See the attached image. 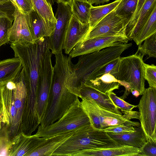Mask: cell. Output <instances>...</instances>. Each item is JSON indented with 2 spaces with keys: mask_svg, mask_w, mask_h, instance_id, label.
Segmentation results:
<instances>
[{
  "mask_svg": "<svg viewBox=\"0 0 156 156\" xmlns=\"http://www.w3.org/2000/svg\"><path fill=\"white\" fill-rule=\"evenodd\" d=\"M119 144L107 133L94 129L90 124L75 131L52 156H75L83 150Z\"/></svg>",
  "mask_w": 156,
  "mask_h": 156,
  "instance_id": "277c9868",
  "label": "cell"
},
{
  "mask_svg": "<svg viewBox=\"0 0 156 156\" xmlns=\"http://www.w3.org/2000/svg\"><path fill=\"white\" fill-rule=\"evenodd\" d=\"M23 68L17 57L0 60V85L3 86L14 79Z\"/></svg>",
  "mask_w": 156,
  "mask_h": 156,
  "instance_id": "603a6c76",
  "label": "cell"
},
{
  "mask_svg": "<svg viewBox=\"0 0 156 156\" xmlns=\"http://www.w3.org/2000/svg\"><path fill=\"white\" fill-rule=\"evenodd\" d=\"M144 77L149 85V87L156 88V66L144 63Z\"/></svg>",
  "mask_w": 156,
  "mask_h": 156,
  "instance_id": "836d02e7",
  "label": "cell"
},
{
  "mask_svg": "<svg viewBox=\"0 0 156 156\" xmlns=\"http://www.w3.org/2000/svg\"><path fill=\"white\" fill-rule=\"evenodd\" d=\"M81 0V1H85V2L88 1L87 0Z\"/></svg>",
  "mask_w": 156,
  "mask_h": 156,
  "instance_id": "c3c4849f",
  "label": "cell"
},
{
  "mask_svg": "<svg viewBox=\"0 0 156 156\" xmlns=\"http://www.w3.org/2000/svg\"><path fill=\"white\" fill-rule=\"evenodd\" d=\"M13 20L5 17H0V48L9 42V33Z\"/></svg>",
  "mask_w": 156,
  "mask_h": 156,
  "instance_id": "d6a6232c",
  "label": "cell"
},
{
  "mask_svg": "<svg viewBox=\"0 0 156 156\" xmlns=\"http://www.w3.org/2000/svg\"><path fill=\"white\" fill-rule=\"evenodd\" d=\"M70 5L73 16L83 23H89L92 5L88 1L72 0Z\"/></svg>",
  "mask_w": 156,
  "mask_h": 156,
  "instance_id": "83f0119b",
  "label": "cell"
},
{
  "mask_svg": "<svg viewBox=\"0 0 156 156\" xmlns=\"http://www.w3.org/2000/svg\"><path fill=\"white\" fill-rule=\"evenodd\" d=\"M14 18L9 33L11 43L33 42L28 22V14L20 12L17 8L12 14Z\"/></svg>",
  "mask_w": 156,
  "mask_h": 156,
  "instance_id": "9a60e30c",
  "label": "cell"
},
{
  "mask_svg": "<svg viewBox=\"0 0 156 156\" xmlns=\"http://www.w3.org/2000/svg\"><path fill=\"white\" fill-rule=\"evenodd\" d=\"M52 54L48 48L40 61L37 82V110L40 121L45 111L52 80L53 68L51 60Z\"/></svg>",
  "mask_w": 156,
  "mask_h": 156,
  "instance_id": "9c48e42d",
  "label": "cell"
},
{
  "mask_svg": "<svg viewBox=\"0 0 156 156\" xmlns=\"http://www.w3.org/2000/svg\"><path fill=\"white\" fill-rule=\"evenodd\" d=\"M138 156H156V142L147 141L141 148Z\"/></svg>",
  "mask_w": 156,
  "mask_h": 156,
  "instance_id": "74e56055",
  "label": "cell"
},
{
  "mask_svg": "<svg viewBox=\"0 0 156 156\" xmlns=\"http://www.w3.org/2000/svg\"><path fill=\"white\" fill-rule=\"evenodd\" d=\"M132 44L124 43L121 45L108 47L99 51L80 56L77 62L73 65L72 73L67 84L69 90L78 95L80 84L88 76L96 70L120 57Z\"/></svg>",
  "mask_w": 156,
  "mask_h": 156,
  "instance_id": "7a4b0ae2",
  "label": "cell"
},
{
  "mask_svg": "<svg viewBox=\"0 0 156 156\" xmlns=\"http://www.w3.org/2000/svg\"><path fill=\"white\" fill-rule=\"evenodd\" d=\"M28 22L34 41L51 35L55 24L46 23L33 10L28 14Z\"/></svg>",
  "mask_w": 156,
  "mask_h": 156,
  "instance_id": "ffe728a7",
  "label": "cell"
},
{
  "mask_svg": "<svg viewBox=\"0 0 156 156\" xmlns=\"http://www.w3.org/2000/svg\"><path fill=\"white\" fill-rule=\"evenodd\" d=\"M15 57L21 60L25 78L27 94L37 96V82L40 61L49 47L48 37H42L33 42L10 43Z\"/></svg>",
  "mask_w": 156,
  "mask_h": 156,
  "instance_id": "3957f363",
  "label": "cell"
},
{
  "mask_svg": "<svg viewBox=\"0 0 156 156\" xmlns=\"http://www.w3.org/2000/svg\"><path fill=\"white\" fill-rule=\"evenodd\" d=\"M142 44L138 46V51L143 56L156 58V33L144 40Z\"/></svg>",
  "mask_w": 156,
  "mask_h": 156,
  "instance_id": "1f68e13d",
  "label": "cell"
},
{
  "mask_svg": "<svg viewBox=\"0 0 156 156\" xmlns=\"http://www.w3.org/2000/svg\"><path fill=\"white\" fill-rule=\"evenodd\" d=\"M101 130L107 133H122L133 132L135 127L124 123L109 126Z\"/></svg>",
  "mask_w": 156,
  "mask_h": 156,
  "instance_id": "e575fe53",
  "label": "cell"
},
{
  "mask_svg": "<svg viewBox=\"0 0 156 156\" xmlns=\"http://www.w3.org/2000/svg\"><path fill=\"white\" fill-rule=\"evenodd\" d=\"M156 32V7L141 30L133 40L137 45L139 46L146 39Z\"/></svg>",
  "mask_w": 156,
  "mask_h": 156,
  "instance_id": "f546056e",
  "label": "cell"
},
{
  "mask_svg": "<svg viewBox=\"0 0 156 156\" xmlns=\"http://www.w3.org/2000/svg\"><path fill=\"white\" fill-rule=\"evenodd\" d=\"M120 58V57L96 70L90 74L83 83L108 73H110L117 79Z\"/></svg>",
  "mask_w": 156,
  "mask_h": 156,
  "instance_id": "4dcf8cb0",
  "label": "cell"
},
{
  "mask_svg": "<svg viewBox=\"0 0 156 156\" xmlns=\"http://www.w3.org/2000/svg\"><path fill=\"white\" fill-rule=\"evenodd\" d=\"M10 1L9 0H0V2H5Z\"/></svg>",
  "mask_w": 156,
  "mask_h": 156,
  "instance_id": "7dc6e473",
  "label": "cell"
},
{
  "mask_svg": "<svg viewBox=\"0 0 156 156\" xmlns=\"http://www.w3.org/2000/svg\"><path fill=\"white\" fill-rule=\"evenodd\" d=\"M52 80L45 111L39 128H44L59 119L78 97L68 89L67 84L73 69L71 58L55 56Z\"/></svg>",
  "mask_w": 156,
  "mask_h": 156,
  "instance_id": "6da1fadb",
  "label": "cell"
},
{
  "mask_svg": "<svg viewBox=\"0 0 156 156\" xmlns=\"http://www.w3.org/2000/svg\"><path fill=\"white\" fill-rule=\"evenodd\" d=\"M156 7V0H146L140 12L136 24L128 38V40H132L135 38Z\"/></svg>",
  "mask_w": 156,
  "mask_h": 156,
  "instance_id": "d4e9b609",
  "label": "cell"
},
{
  "mask_svg": "<svg viewBox=\"0 0 156 156\" xmlns=\"http://www.w3.org/2000/svg\"><path fill=\"white\" fill-rule=\"evenodd\" d=\"M83 83L107 94L115 89H118L120 85L119 80L109 73L89 80Z\"/></svg>",
  "mask_w": 156,
  "mask_h": 156,
  "instance_id": "cb8c5ba5",
  "label": "cell"
},
{
  "mask_svg": "<svg viewBox=\"0 0 156 156\" xmlns=\"http://www.w3.org/2000/svg\"><path fill=\"white\" fill-rule=\"evenodd\" d=\"M1 144V141H0V145Z\"/></svg>",
  "mask_w": 156,
  "mask_h": 156,
  "instance_id": "681fc988",
  "label": "cell"
},
{
  "mask_svg": "<svg viewBox=\"0 0 156 156\" xmlns=\"http://www.w3.org/2000/svg\"><path fill=\"white\" fill-rule=\"evenodd\" d=\"M15 85L13 89L14 105L16 111V123L19 133L21 132L22 117L27 90L23 70L14 79Z\"/></svg>",
  "mask_w": 156,
  "mask_h": 156,
  "instance_id": "e0dca14e",
  "label": "cell"
},
{
  "mask_svg": "<svg viewBox=\"0 0 156 156\" xmlns=\"http://www.w3.org/2000/svg\"><path fill=\"white\" fill-rule=\"evenodd\" d=\"M2 86L0 85V129L1 128L3 105Z\"/></svg>",
  "mask_w": 156,
  "mask_h": 156,
  "instance_id": "b9f144b4",
  "label": "cell"
},
{
  "mask_svg": "<svg viewBox=\"0 0 156 156\" xmlns=\"http://www.w3.org/2000/svg\"><path fill=\"white\" fill-rule=\"evenodd\" d=\"M137 105L140 126L147 141L156 142V88L145 89Z\"/></svg>",
  "mask_w": 156,
  "mask_h": 156,
  "instance_id": "ba28073f",
  "label": "cell"
},
{
  "mask_svg": "<svg viewBox=\"0 0 156 156\" xmlns=\"http://www.w3.org/2000/svg\"><path fill=\"white\" fill-rule=\"evenodd\" d=\"M18 5V9L21 12L29 14L34 10L31 0H16Z\"/></svg>",
  "mask_w": 156,
  "mask_h": 156,
  "instance_id": "ab89813d",
  "label": "cell"
},
{
  "mask_svg": "<svg viewBox=\"0 0 156 156\" xmlns=\"http://www.w3.org/2000/svg\"><path fill=\"white\" fill-rule=\"evenodd\" d=\"M134 127L133 132L107 133L119 144L140 148L146 142V138L140 126Z\"/></svg>",
  "mask_w": 156,
  "mask_h": 156,
  "instance_id": "44dd1931",
  "label": "cell"
},
{
  "mask_svg": "<svg viewBox=\"0 0 156 156\" xmlns=\"http://www.w3.org/2000/svg\"><path fill=\"white\" fill-rule=\"evenodd\" d=\"M0 141H1V140H0Z\"/></svg>",
  "mask_w": 156,
  "mask_h": 156,
  "instance_id": "f907efd6",
  "label": "cell"
},
{
  "mask_svg": "<svg viewBox=\"0 0 156 156\" xmlns=\"http://www.w3.org/2000/svg\"><path fill=\"white\" fill-rule=\"evenodd\" d=\"M90 30L89 23H83L72 15L65 34L63 49L66 54L79 42L83 41Z\"/></svg>",
  "mask_w": 156,
  "mask_h": 156,
  "instance_id": "2e32d148",
  "label": "cell"
},
{
  "mask_svg": "<svg viewBox=\"0 0 156 156\" xmlns=\"http://www.w3.org/2000/svg\"><path fill=\"white\" fill-rule=\"evenodd\" d=\"M128 39L116 36L99 37L79 42L69 54L72 58L99 51L111 46L127 43Z\"/></svg>",
  "mask_w": 156,
  "mask_h": 156,
  "instance_id": "7c38bea8",
  "label": "cell"
},
{
  "mask_svg": "<svg viewBox=\"0 0 156 156\" xmlns=\"http://www.w3.org/2000/svg\"><path fill=\"white\" fill-rule=\"evenodd\" d=\"M130 92L132 93V94L137 98L140 95V94L138 91L136 90H130Z\"/></svg>",
  "mask_w": 156,
  "mask_h": 156,
  "instance_id": "f6af8a7d",
  "label": "cell"
},
{
  "mask_svg": "<svg viewBox=\"0 0 156 156\" xmlns=\"http://www.w3.org/2000/svg\"><path fill=\"white\" fill-rule=\"evenodd\" d=\"M56 2H60L65 4H70L72 0H56Z\"/></svg>",
  "mask_w": 156,
  "mask_h": 156,
  "instance_id": "ee69618b",
  "label": "cell"
},
{
  "mask_svg": "<svg viewBox=\"0 0 156 156\" xmlns=\"http://www.w3.org/2000/svg\"><path fill=\"white\" fill-rule=\"evenodd\" d=\"M34 10L46 23L55 24L56 20L52 5L47 0H31Z\"/></svg>",
  "mask_w": 156,
  "mask_h": 156,
  "instance_id": "f1b7e54d",
  "label": "cell"
},
{
  "mask_svg": "<svg viewBox=\"0 0 156 156\" xmlns=\"http://www.w3.org/2000/svg\"><path fill=\"white\" fill-rule=\"evenodd\" d=\"M139 148L119 144L83 150L75 156H138Z\"/></svg>",
  "mask_w": 156,
  "mask_h": 156,
  "instance_id": "d6986e66",
  "label": "cell"
},
{
  "mask_svg": "<svg viewBox=\"0 0 156 156\" xmlns=\"http://www.w3.org/2000/svg\"><path fill=\"white\" fill-rule=\"evenodd\" d=\"M13 4L15 7L17 8L18 9V5L17 3L16 0H9Z\"/></svg>",
  "mask_w": 156,
  "mask_h": 156,
  "instance_id": "bcb514c9",
  "label": "cell"
},
{
  "mask_svg": "<svg viewBox=\"0 0 156 156\" xmlns=\"http://www.w3.org/2000/svg\"><path fill=\"white\" fill-rule=\"evenodd\" d=\"M78 92V97L91 99L106 110L118 115H122L119 109L113 103L108 94L104 93L83 83L80 85Z\"/></svg>",
  "mask_w": 156,
  "mask_h": 156,
  "instance_id": "ac0fdd59",
  "label": "cell"
},
{
  "mask_svg": "<svg viewBox=\"0 0 156 156\" xmlns=\"http://www.w3.org/2000/svg\"><path fill=\"white\" fill-rule=\"evenodd\" d=\"M14 85L13 79L2 86L3 104L2 122L9 126L10 132L13 137L19 133L16 123V111L13 94Z\"/></svg>",
  "mask_w": 156,
  "mask_h": 156,
  "instance_id": "5bb4252c",
  "label": "cell"
},
{
  "mask_svg": "<svg viewBox=\"0 0 156 156\" xmlns=\"http://www.w3.org/2000/svg\"><path fill=\"white\" fill-rule=\"evenodd\" d=\"M57 3L55 16L56 23L51 35L48 37L49 48L54 54L62 51L65 34L72 15L70 4Z\"/></svg>",
  "mask_w": 156,
  "mask_h": 156,
  "instance_id": "30bf717a",
  "label": "cell"
},
{
  "mask_svg": "<svg viewBox=\"0 0 156 156\" xmlns=\"http://www.w3.org/2000/svg\"><path fill=\"white\" fill-rule=\"evenodd\" d=\"M126 28L122 20L114 10L90 30L83 41L94 37L109 36L128 39L126 34Z\"/></svg>",
  "mask_w": 156,
  "mask_h": 156,
  "instance_id": "8fae6325",
  "label": "cell"
},
{
  "mask_svg": "<svg viewBox=\"0 0 156 156\" xmlns=\"http://www.w3.org/2000/svg\"><path fill=\"white\" fill-rule=\"evenodd\" d=\"M144 56L138 50L135 54L120 57L117 79L129 83L130 90H136L142 95L145 88Z\"/></svg>",
  "mask_w": 156,
  "mask_h": 156,
  "instance_id": "8992f818",
  "label": "cell"
},
{
  "mask_svg": "<svg viewBox=\"0 0 156 156\" xmlns=\"http://www.w3.org/2000/svg\"><path fill=\"white\" fill-rule=\"evenodd\" d=\"M80 98L82 107L94 129L101 130L109 126L124 123L134 127L140 126L138 122L127 119L122 115L106 110L91 99L83 98Z\"/></svg>",
  "mask_w": 156,
  "mask_h": 156,
  "instance_id": "52a82bcc",
  "label": "cell"
},
{
  "mask_svg": "<svg viewBox=\"0 0 156 156\" xmlns=\"http://www.w3.org/2000/svg\"><path fill=\"white\" fill-rule=\"evenodd\" d=\"M108 94L113 103L121 110H132L133 108L137 107V105H131L125 101L124 100L117 96L113 91L111 92Z\"/></svg>",
  "mask_w": 156,
  "mask_h": 156,
  "instance_id": "d590c367",
  "label": "cell"
},
{
  "mask_svg": "<svg viewBox=\"0 0 156 156\" xmlns=\"http://www.w3.org/2000/svg\"><path fill=\"white\" fill-rule=\"evenodd\" d=\"M138 2V0H121L114 9L126 27L136 11Z\"/></svg>",
  "mask_w": 156,
  "mask_h": 156,
  "instance_id": "484cf974",
  "label": "cell"
},
{
  "mask_svg": "<svg viewBox=\"0 0 156 156\" xmlns=\"http://www.w3.org/2000/svg\"><path fill=\"white\" fill-rule=\"evenodd\" d=\"M109 0H88V2L91 5L94 4L95 5H98L100 4H103L105 2H107Z\"/></svg>",
  "mask_w": 156,
  "mask_h": 156,
  "instance_id": "7bdbcfd3",
  "label": "cell"
},
{
  "mask_svg": "<svg viewBox=\"0 0 156 156\" xmlns=\"http://www.w3.org/2000/svg\"><path fill=\"white\" fill-rule=\"evenodd\" d=\"M121 111L124 114V115H122L123 117L127 119L130 120L132 119H139V113L137 111H133L132 110Z\"/></svg>",
  "mask_w": 156,
  "mask_h": 156,
  "instance_id": "60d3db41",
  "label": "cell"
},
{
  "mask_svg": "<svg viewBox=\"0 0 156 156\" xmlns=\"http://www.w3.org/2000/svg\"><path fill=\"white\" fill-rule=\"evenodd\" d=\"M90 124L89 119L78 97L59 119L45 127H38L35 135L39 137L48 138L76 131Z\"/></svg>",
  "mask_w": 156,
  "mask_h": 156,
  "instance_id": "5b68a950",
  "label": "cell"
},
{
  "mask_svg": "<svg viewBox=\"0 0 156 156\" xmlns=\"http://www.w3.org/2000/svg\"><path fill=\"white\" fill-rule=\"evenodd\" d=\"M47 138L39 137L35 134L30 136L22 132L14 136L8 145L7 152L10 156H29Z\"/></svg>",
  "mask_w": 156,
  "mask_h": 156,
  "instance_id": "4fadbf2b",
  "label": "cell"
},
{
  "mask_svg": "<svg viewBox=\"0 0 156 156\" xmlns=\"http://www.w3.org/2000/svg\"><path fill=\"white\" fill-rule=\"evenodd\" d=\"M121 0H115L105 5L92 6L90 11L89 21L90 30L103 18L115 9Z\"/></svg>",
  "mask_w": 156,
  "mask_h": 156,
  "instance_id": "4316f807",
  "label": "cell"
},
{
  "mask_svg": "<svg viewBox=\"0 0 156 156\" xmlns=\"http://www.w3.org/2000/svg\"><path fill=\"white\" fill-rule=\"evenodd\" d=\"M15 10V6L10 1L0 2V17H7L13 20L12 14Z\"/></svg>",
  "mask_w": 156,
  "mask_h": 156,
  "instance_id": "f35d334b",
  "label": "cell"
},
{
  "mask_svg": "<svg viewBox=\"0 0 156 156\" xmlns=\"http://www.w3.org/2000/svg\"><path fill=\"white\" fill-rule=\"evenodd\" d=\"M74 132L57 135L47 138L29 156H52L53 153Z\"/></svg>",
  "mask_w": 156,
  "mask_h": 156,
  "instance_id": "7402d4cb",
  "label": "cell"
},
{
  "mask_svg": "<svg viewBox=\"0 0 156 156\" xmlns=\"http://www.w3.org/2000/svg\"><path fill=\"white\" fill-rule=\"evenodd\" d=\"M146 0H138L136 9L133 16L131 18L126 28V34L127 38L131 33L137 21L140 12Z\"/></svg>",
  "mask_w": 156,
  "mask_h": 156,
  "instance_id": "8d00e7d4",
  "label": "cell"
}]
</instances>
